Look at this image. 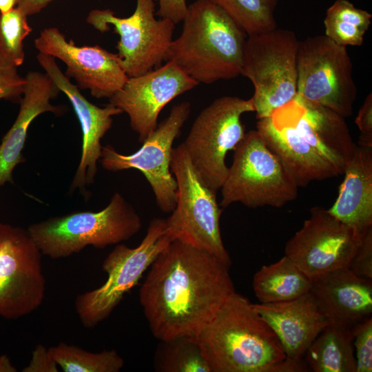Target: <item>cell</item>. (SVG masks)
Returning a JSON list of instances; mask_svg holds the SVG:
<instances>
[{
  "instance_id": "4",
  "label": "cell",
  "mask_w": 372,
  "mask_h": 372,
  "mask_svg": "<svg viewBox=\"0 0 372 372\" xmlns=\"http://www.w3.org/2000/svg\"><path fill=\"white\" fill-rule=\"evenodd\" d=\"M142 220L118 192L99 211H78L30 225L28 230L43 255L59 259L95 248L119 244L136 235Z\"/></svg>"
},
{
  "instance_id": "38",
  "label": "cell",
  "mask_w": 372,
  "mask_h": 372,
  "mask_svg": "<svg viewBox=\"0 0 372 372\" xmlns=\"http://www.w3.org/2000/svg\"><path fill=\"white\" fill-rule=\"evenodd\" d=\"M17 371L8 356L5 355L0 356V372H16Z\"/></svg>"
},
{
  "instance_id": "37",
  "label": "cell",
  "mask_w": 372,
  "mask_h": 372,
  "mask_svg": "<svg viewBox=\"0 0 372 372\" xmlns=\"http://www.w3.org/2000/svg\"><path fill=\"white\" fill-rule=\"evenodd\" d=\"M52 0H18L17 7L20 8L26 15H32L39 12Z\"/></svg>"
},
{
  "instance_id": "25",
  "label": "cell",
  "mask_w": 372,
  "mask_h": 372,
  "mask_svg": "<svg viewBox=\"0 0 372 372\" xmlns=\"http://www.w3.org/2000/svg\"><path fill=\"white\" fill-rule=\"evenodd\" d=\"M312 281L287 256L262 266L252 287L260 303L289 301L310 292Z\"/></svg>"
},
{
  "instance_id": "32",
  "label": "cell",
  "mask_w": 372,
  "mask_h": 372,
  "mask_svg": "<svg viewBox=\"0 0 372 372\" xmlns=\"http://www.w3.org/2000/svg\"><path fill=\"white\" fill-rule=\"evenodd\" d=\"M25 83V77L23 78L19 74L17 66L0 50V100L20 101Z\"/></svg>"
},
{
  "instance_id": "33",
  "label": "cell",
  "mask_w": 372,
  "mask_h": 372,
  "mask_svg": "<svg viewBox=\"0 0 372 372\" xmlns=\"http://www.w3.org/2000/svg\"><path fill=\"white\" fill-rule=\"evenodd\" d=\"M348 269L359 277L372 280V227L364 235Z\"/></svg>"
},
{
  "instance_id": "2",
  "label": "cell",
  "mask_w": 372,
  "mask_h": 372,
  "mask_svg": "<svg viewBox=\"0 0 372 372\" xmlns=\"http://www.w3.org/2000/svg\"><path fill=\"white\" fill-rule=\"evenodd\" d=\"M194 337L212 372H282L286 355L277 336L236 291Z\"/></svg>"
},
{
  "instance_id": "8",
  "label": "cell",
  "mask_w": 372,
  "mask_h": 372,
  "mask_svg": "<svg viewBox=\"0 0 372 372\" xmlns=\"http://www.w3.org/2000/svg\"><path fill=\"white\" fill-rule=\"evenodd\" d=\"M255 112L251 98L225 96L204 108L182 143L203 183L214 192L220 189L228 173L225 159L243 139L242 116Z\"/></svg>"
},
{
  "instance_id": "21",
  "label": "cell",
  "mask_w": 372,
  "mask_h": 372,
  "mask_svg": "<svg viewBox=\"0 0 372 372\" xmlns=\"http://www.w3.org/2000/svg\"><path fill=\"white\" fill-rule=\"evenodd\" d=\"M310 292L330 323L353 329L371 318L372 280L359 277L348 268L315 280Z\"/></svg>"
},
{
  "instance_id": "20",
  "label": "cell",
  "mask_w": 372,
  "mask_h": 372,
  "mask_svg": "<svg viewBox=\"0 0 372 372\" xmlns=\"http://www.w3.org/2000/svg\"><path fill=\"white\" fill-rule=\"evenodd\" d=\"M256 130L278 156L298 187L339 176L304 142L279 108L271 116L258 119Z\"/></svg>"
},
{
  "instance_id": "17",
  "label": "cell",
  "mask_w": 372,
  "mask_h": 372,
  "mask_svg": "<svg viewBox=\"0 0 372 372\" xmlns=\"http://www.w3.org/2000/svg\"><path fill=\"white\" fill-rule=\"evenodd\" d=\"M37 59L58 89L67 96L80 122L82 151L71 188L83 189L94 182L97 162L101 156V140L111 128L112 117L123 112L111 103L100 107L90 103L61 72L53 56L39 52Z\"/></svg>"
},
{
  "instance_id": "28",
  "label": "cell",
  "mask_w": 372,
  "mask_h": 372,
  "mask_svg": "<svg viewBox=\"0 0 372 372\" xmlns=\"http://www.w3.org/2000/svg\"><path fill=\"white\" fill-rule=\"evenodd\" d=\"M49 351L65 372H118L124 366L123 359L114 349L93 353L60 342L49 348Z\"/></svg>"
},
{
  "instance_id": "6",
  "label": "cell",
  "mask_w": 372,
  "mask_h": 372,
  "mask_svg": "<svg viewBox=\"0 0 372 372\" xmlns=\"http://www.w3.org/2000/svg\"><path fill=\"white\" fill-rule=\"evenodd\" d=\"M234 152L220 188L222 209L237 202L254 209L281 207L296 198L298 186L256 130L245 133Z\"/></svg>"
},
{
  "instance_id": "24",
  "label": "cell",
  "mask_w": 372,
  "mask_h": 372,
  "mask_svg": "<svg viewBox=\"0 0 372 372\" xmlns=\"http://www.w3.org/2000/svg\"><path fill=\"white\" fill-rule=\"evenodd\" d=\"M353 329L329 323L307 349L304 361L314 372H356Z\"/></svg>"
},
{
  "instance_id": "26",
  "label": "cell",
  "mask_w": 372,
  "mask_h": 372,
  "mask_svg": "<svg viewBox=\"0 0 372 372\" xmlns=\"http://www.w3.org/2000/svg\"><path fill=\"white\" fill-rule=\"evenodd\" d=\"M371 18V13L349 1L336 0L326 12L324 35L340 45L360 46Z\"/></svg>"
},
{
  "instance_id": "29",
  "label": "cell",
  "mask_w": 372,
  "mask_h": 372,
  "mask_svg": "<svg viewBox=\"0 0 372 372\" xmlns=\"http://www.w3.org/2000/svg\"><path fill=\"white\" fill-rule=\"evenodd\" d=\"M247 36L276 28L274 12L278 0H211Z\"/></svg>"
},
{
  "instance_id": "9",
  "label": "cell",
  "mask_w": 372,
  "mask_h": 372,
  "mask_svg": "<svg viewBox=\"0 0 372 372\" xmlns=\"http://www.w3.org/2000/svg\"><path fill=\"white\" fill-rule=\"evenodd\" d=\"M165 219L155 218L141 243L134 248L118 244L102 264L107 279L100 287L79 294L75 309L82 324L95 327L107 318L125 293L139 281L144 272L172 242L164 234Z\"/></svg>"
},
{
  "instance_id": "3",
  "label": "cell",
  "mask_w": 372,
  "mask_h": 372,
  "mask_svg": "<svg viewBox=\"0 0 372 372\" xmlns=\"http://www.w3.org/2000/svg\"><path fill=\"white\" fill-rule=\"evenodd\" d=\"M182 21V32L172 41L167 61L198 83L240 74L247 34L218 5L196 0L187 6Z\"/></svg>"
},
{
  "instance_id": "10",
  "label": "cell",
  "mask_w": 372,
  "mask_h": 372,
  "mask_svg": "<svg viewBox=\"0 0 372 372\" xmlns=\"http://www.w3.org/2000/svg\"><path fill=\"white\" fill-rule=\"evenodd\" d=\"M358 94L353 63L347 47L326 35L299 42L297 96L327 107L344 118L351 116Z\"/></svg>"
},
{
  "instance_id": "16",
  "label": "cell",
  "mask_w": 372,
  "mask_h": 372,
  "mask_svg": "<svg viewBox=\"0 0 372 372\" xmlns=\"http://www.w3.org/2000/svg\"><path fill=\"white\" fill-rule=\"evenodd\" d=\"M34 46L40 53L62 61L67 66L65 75L74 79L79 88L89 90L95 98L110 99L129 79L117 54L99 45L77 46L56 28L41 31Z\"/></svg>"
},
{
  "instance_id": "5",
  "label": "cell",
  "mask_w": 372,
  "mask_h": 372,
  "mask_svg": "<svg viewBox=\"0 0 372 372\" xmlns=\"http://www.w3.org/2000/svg\"><path fill=\"white\" fill-rule=\"evenodd\" d=\"M170 167L177 185L176 203L165 219L164 234L172 241L206 251L231 267L220 233L223 209L216 193L200 180L182 143L173 149Z\"/></svg>"
},
{
  "instance_id": "12",
  "label": "cell",
  "mask_w": 372,
  "mask_h": 372,
  "mask_svg": "<svg viewBox=\"0 0 372 372\" xmlns=\"http://www.w3.org/2000/svg\"><path fill=\"white\" fill-rule=\"evenodd\" d=\"M42 255L28 229L0 223V317L15 320L42 304Z\"/></svg>"
},
{
  "instance_id": "7",
  "label": "cell",
  "mask_w": 372,
  "mask_h": 372,
  "mask_svg": "<svg viewBox=\"0 0 372 372\" xmlns=\"http://www.w3.org/2000/svg\"><path fill=\"white\" fill-rule=\"evenodd\" d=\"M299 42L293 31L277 28L247 36L240 74L254 87L251 99L258 119L271 116L296 96Z\"/></svg>"
},
{
  "instance_id": "14",
  "label": "cell",
  "mask_w": 372,
  "mask_h": 372,
  "mask_svg": "<svg viewBox=\"0 0 372 372\" xmlns=\"http://www.w3.org/2000/svg\"><path fill=\"white\" fill-rule=\"evenodd\" d=\"M363 236L327 209L313 207L310 217L287 242L285 254L313 282L348 268Z\"/></svg>"
},
{
  "instance_id": "11",
  "label": "cell",
  "mask_w": 372,
  "mask_h": 372,
  "mask_svg": "<svg viewBox=\"0 0 372 372\" xmlns=\"http://www.w3.org/2000/svg\"><path fill=\"white\" fill-rule=\"evenodd\" d=\"M157 0H136L134 12L128 17H116L109 10H93L87 22L104 32L111 26L119 35L116 48L121 65L130 77L144 74L167 61L176 24L155 18Z\"/></svg>"
},
{
  "instance_id": "23",
  "label": "cell",
  "mask_w": 372,
  "mask_h": 372,
  "mask_svg": "<svg viewBox=\"0 0 372 372\" xmlns=\"http://www.w3.org/2000/svg\"><path fill=\"white\" fill-rule=\"evenodd\" d=\"M328 211L364 236L372 227V147L356 146Z\"/></svg>"
},
{
  "instance_id": "39",
  "label": "cell",
  "mask_w": 372,
  "mask_h": 372,
  "mask_svg": "<svg viewBox=\"0 0 372 372\" xmlns=\"http://www.w3.org/2000/svg\"><path fill=\"white\" fill-rule=\"evenodd\" d=\"M18 0H0V12L5 14L8 12L17 5Z\"/></svg>"
},
{
  "instance_id": "34",
  "label": "cell",
  "mask_w": 372,
  "mask_h": 372,
  "mask_svg": "<svg viewBox=\"0 0 372 372\" xmlns=\"http://www.w3.org/2000/svg\"><path fill=\"white\" fill-rule=\"evenodd\" d=\"M355 123L358 125L360 135L358 139V146L372 147V94L370 93L365 99L360 107Z\"/></svg>"
},
{
  "instance_id": "22",
  "label": "cell",
  "mask_w": 372,
  "mask_h": 372,
  "mask_svg": "<svg viewBox=\"0 0 372 372\" xmlns=\"http://www.w3.org/2000/svg\"><path fill=\"white\" fill-rule=\"evenodd\" d=\"M25 79L19 114L0 144V187L13 182L14 168L25 161L22 150L33 120L44 112L59 114L62 110L50 103L60 90L46 73L29 72Z\"/></svg>"
},
{
  "instance_id": "18",
  "label": "cell",
  "mask_w": 372,
  "mask_h": 372,
  "mask_svg": "<svg viewBox=\"0 0 372 372\" xmlns=\"http://www.w3.org/2000/svg\"><path fill=\"white\" fill-rule=\"evenodd\" d=\"M279 108L305 143L343 174L356 149L345 118L297 95Z\"/></svg>"
},
{
  "instance_id": "27",
  "label": "cell",
  "mask_w": 372,
  "mask_h": 372,
  "mask_svg": "<svg viewBox=\"0 0 372 372\" xmlns=\"http://www.w3.org/2000/svg\"><path fill=\"white\" fill-rule=\"evenodd\" d=\"M154 366L158 372H212L194 336L182 335L160 341Z\"/></svg>"
},
{
  "instance_id": "19",
  "label": "cell",
  "mask_w": 372,
  "mask_h": 372,
  "mask_svg": "<svg viewBox=\"0 0 372 372\" xmlns=\"http://www.w3.org/2000/svg\"><path fill=\"white\" fill-rule=\"evenodd\" d=\"M277 336L286 360L308 371L304 354L319 333L330 322L309 292L294 300L273 303H251Z\"/></svg>"
},
{
  "instance_id": "30",
  "label": "cell",
  "mask_w": 372,
  "mask_h": 372,
  "mask_svg": "<svg viewBox=\"0 0 372 372\" xmlns=\"http://www.w3.org/2000/svg\"><path fill=\"white\" fill-rule=\"evenodd\" d=\"M27 17L18 7L0 15V50L17 67L25 59L23 41L32 32Z\"/></svg>"
},
{
  "instance_id": "15",
  "label": "cell",
  "mask_w": 372,
  "mask_h": 372,
  "mask_svg": "<svg viewBox=\"0 0 372 372\" xmlns=\"http://www.w3.org/2000/svg\"><path fill=\"white\" fill-rule=\"evenodd\" d=\"M198 84L174 62L167 61L144 74L129 78L110 98V103L128 115L131 127L143 143L157 127L161 110Z\"/></svg>"
},
{
  "instance_id": "35",
  "label": "cell",
  "mask_w": 372,
  "mask_h": 372,
  "mask_svg": "<svg viewBox=\"0 0 372 372\" xmlns=\"http://www.w3.org/2000/svg\"><path fill=\"white\" fill-rule=\"evenodd\" d=\"M23 372H57L58 365L52 358L49 349L38 344L32 351V358Z\"/></svg>"
},
{
  "instance_id": "13",
  "label": "cell",
  "mask_w": 372,
  "mask_h": 372,
  "mask_svg": "<svg viewBox=\"0 0 372 372\" xmlns=\"http://www.w3.org/2000/svg\"><path fill=\"white\" fill-rule=\"evenodd\" d=\"M190 112L187 101L173 106L168 116L132 154H121L110 145L102 147L100 160L103 167L110 172L129 169L141 172L152 187L158 207L166 213L172 212L176 203L177 185L170 167L173 143Z\"/></svg>"
},
{
  "instance_id": "1",
  "label": "cell",
  "mask_w": 372,
  "mask_h": 372,
  "mask_svg": "<svg viewBox=\"0 0 372 372\" xmlns=\"http://www.w3.org/2000/svg\"><path fill=\"white\" fill-rule=\"evenodd\" d=\"M229 268L206 251L172 241L150 265L139 291L154 337L194 336L236 291Z\"/></svg>"
},
{
  "instance_id": "36",
  "label": "cell",
  "mask_w": 372,
  "mask_h": 372,
  "mask_svg": "<svg viewBox=\"0 0 372 372\" xmlns=\"http://www.w3.org/2000/svg\"><path fill=\"white\" fill-rule=\"evenodd\" d=\"M158 10L156 15L172 21L175 24L183 20L187 5L186 0H157Z\"/></svg>"
},
{
  "instance_id": "31",
  "label": "cell",
  "mask_w": 372,
  "mask_h": 372,
  "mask_svg": "<svg viewBox=\"0 0 372 372\" xmlns=\"http://www.w3.org/2000/svg\"><path fill=\"white\" fill-rule=\"evenodd\" d=\"M356 372L372 371V317L353 329Z\"/></svg>"
}]
</instances>
